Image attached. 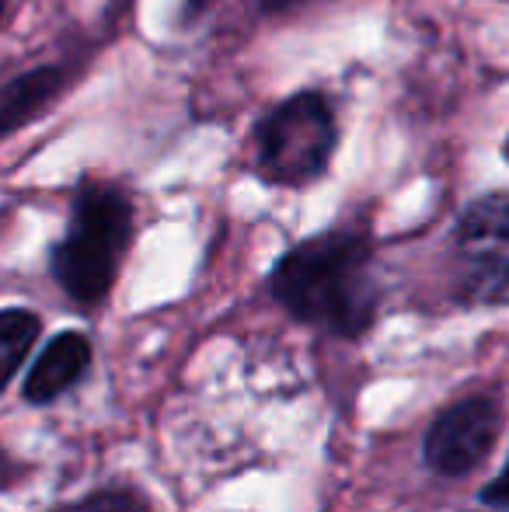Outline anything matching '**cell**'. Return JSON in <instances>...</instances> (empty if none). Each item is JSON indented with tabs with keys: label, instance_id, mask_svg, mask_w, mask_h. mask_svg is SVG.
<instances>
[{
	"label": "cell",
	"instance_id": "11",
	"mask_svg": "<svg viewBox=\"0 0 509 512\" xmlns=\"http://www.w3.org/2000/svg\"><path fill=\"white\" fill-rule=\"evenodd\" d=\"M297 4H307V0H258L262 11H290V7H297Z\"/></svg>",
	"mask_w": 509,
	"mask_h": 512
},
{
	"label": "cell",
	"instance_id": "10",
	"mask_svg": "<svg viewBox=\"0 0 509 512\" xmlns=\"http://www.w3.org/2000/svg\"><path fill=\"white\" fill-rule=\"evenodd\" d=\"M482 502H485V506H496V509L509 512V464L489 481V488L482 492Z\"/></svg>",
	"mask_w": 509,
	"mask_h": 512
},
{
	"label": "cell",
	"instance_id": "12",
	"mask_svg": "<svg viewBox=\"0 0 509 512\" xmlns=\"http://www.w3.org/2000/svg\"><path fill=\"white\" fill-rule=\"evenodd\" d=\"M4 4H7V0H0V11H4Z\"/></svg>",
	"mask_w": 509,
	"mask_h": 512
},
{
	"label": "cell",
	"instance_id": "4",
	"mask_svg": "<svg viewBox=\"0 0 509 512\" xmlns=\"http://www.w3.org/2000/svg\"><path fill=\"white\" fill-rule=\"evenodd\" d=\"M454 265L468 304H492L509 290V196L492 192L464 209L454 230Z\"/></svg>",
	"mask_w": 509,
	"mask_h": 512
},
{
	"label": "cell",
	"instance_id": "2",
	"mask_svg": "<svg viewBox=\"0 0 509 512\" xmlns=\"http://www.w3.org/2000/svg\"><path fill=\"white\" fill-rule=\"evenodd\" d=\"M133 237V203L119 185L81 182L70 227L53 248V279L74 304H98L112 290Z\"/></svg>",
	"mask_w": 509,
	"mask_h": 512
},
{
	"label": "cell",
	"instance_id": "7",
	"mask_svg": "<svg viewBox=\"0 0 509 512\" xmlns=\"http://www.w3.org/2000/svg\"><path fill=\"white\" fill-rule=\"evenodd\" d=\"M63 84V70L60 67H42L32 74H21L18 81H11L0 91V136L14 133L25 122H32L49 102L56 98Z\"/></svg>",
	"mask_w": 509,
	"mask_h": 512
},
{
	"label": "cell",
	"instance_id": "13",
	"mask_svg": "<svg viewBox=\"0 0 509 512\" xmlns=\"http://www.w3.org/2000/svg\"><path fill=\"white\" fill-rule=\"evenodd\" d=\"M506 157H509V140H506Z\"/></svg>",
	"mask_w": 509,
	"mask_h": 512
},
{
	"label": "cell",
	"instance_id": "9",
	"mask_svg": "<svg viewBox=\"0 0 509 512\" xmlns=\"http://www.w3.org/2000/svg\"><path fill=\"white\" fill-rule=\"evenodd\" d=\"M53 512H150V509L140 495L123 492V488H109V492H95L88 499L74 502V506H60Z\"/></svg>",
	"mask_w": 509,
	"mask_h": 512
},
{
	"label": "cell",
	"instance_id": "5",
	"mask_svg": "<svg viewBox=\"0 0 509 512\" xmlns=\"http://www.w3.org/2000/svg\"><path fill=\"white\" fill-rule=\"evenodd\" d=\"M499 436V408L492 398H464L450 405L429 425L426 443V464L443 478H464L471 474Z\"/></svg>",
	"mask_w": 509,
	"mask_h": 512
},
{
	"label": "cell",
	"instance_id": "6",
	"mask_svg": "<svg viewBox=\"0 0 509 512\" xmlns=\"http://www.w3.org/2000/svg\"><path fill=\"white\" fill-rule=\"evenodd\" d=\"M88 366H91V342L81 331H63V335H56L39 352V359L28 370L25 391L21 394H25L28 405H53L60 394H67L70 387L81 384Z\"/></svg>",
	"mask_w": 509,
	"mask_h": 512
},
{
	"label": "cell",
	"instance_id": "8",
	"mask_svg": "<svg viewBox=\"0 0 509 512\" xmlns=\"http://www.w3.org/2000/svg\"><path fill=\"white\" fill-rule=\"evenodd\" d=\"M39 331H42V321L35 310H25V307L0 310V391L18 377L21 363H25L28 352H32Z\"/></svg>",
	"mask_w": 509,
	"mask_h": 512
},
{
	"label": "cell",
	"instance_id": "3",
	"mask_svg": "<svg viewBox=\"0 0 509 512\" xmlns=\"http://www.w3.org/2000/svg\"><path fill=\"white\" fill-rule=\"evenodd\" d=\"M335 143H339V133H335V115L328 98L318 91H300V95L279 102L258 122V171L265 182L297 189V185L325 175Z\"/></svg>",
	"mask_w": 509,
	"mask_h": 512
},
{
	"label": "cell",
	"instance_id": "1",
	"mask_svg": "<svg viewBox=\"0 0 509 512\" xmlns=\"http://www.w3.org/2000/svg\"><path fill=\"white\" fill-rule=\"evenodd\" d=\"M269 290L297 321L335 338H360L381 300L374 251L353 230H328L290 248L272 269Z\"/></svg>",
	"mask_w": 509,
	"mask_h": 512
}]
</instances>
